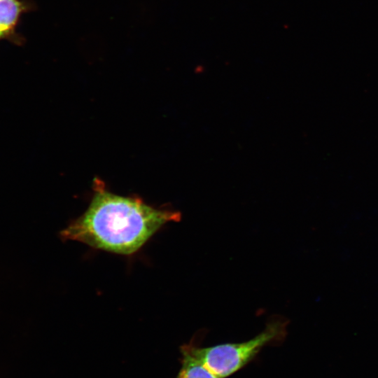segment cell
<instances>
[{
  "label": "cell",
  "mask_w": 378,
  "mask_h": 378,
  "mask_svg": "<svg viewBox=\"0 0 378 378\" xmlns=\"http://www.w3.org/2000/svg\"><path fill=\"white\" fill-rule=\"evenodd\" d=\"M181 218L178 211L153 207L138 197L113 194L97 179L88 209L61 231L60 237L128 255L138 251L165 224Z\"/></svg>",
  "instance_id": "cell-1"
},
{
  "label": "cell",
  "mask_w": 378,
  "mask_h": 378,
  "mask_svg": "<svg viewBox=\"0 0 378 378\" xmlns=\"http://www.w3.org/2000/svg\"><path fill=\"white\" fill-rule=\"evenodd\" d=\"M288 323V320L276 316L267 323L261 332L245 342L206 347L200 346L195 340L190 343L197 356L214 374L226 378L253 360L265 346L283 342Z\"/></svg>",
  "instance_id": "cell-2"
},
{
  "label": "cell",
  "mask_w": 378,
  "mask_h": 378,
  "mask_svg": "<svg viewBox=\"0 0 378 378\" xmlns=\"http://www.w3.org/2000/svg\"><path fill=\"white\" fill-rule=\"evenodd\" d=\"M181 367L177 378H219L195 354L190 343L181 347Z\"/></svg>",
  "instance_id": "cell-3"
},
{
  "label": "cell",
  "mask_w": 378,
  "mask_h": 378,
  "mask_svg": "<svg viewBox=\"0 0 378 378\" xmlns=\"http://www.w3.org/2000/svg\"><path fill=\"white\" fill-rule=\"evenodd\" d=\"M22 10V4L17 0H0L1 37L13 28Z\"/></svg>",
  "instance_id": "cell-4"
},
{
  "label": "cell",
  "mask_w": 378,
  "mask_h": 378,
  "mask_svg": "<svg viewBox=\"0 0 378 378\" xmlns=\"http://www.w3.org/2000/svg\"><path fill=\"white\" fill-rule=\"evenodd\" d=\"M0 38H1V36H0Z\"/></svg>",
  "instance_id": "cell-5"
}]
</instances>
